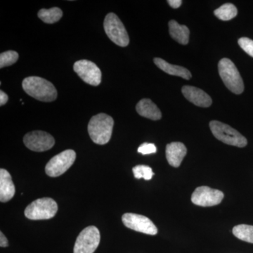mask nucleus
<instances>
[{
  "instance_id": "obj_18",
  "label": "nucleus",
  "mask_w": 253,
  "mask_h": 253,
  "mask_svg": "<svg viewBox=\"0 0 253 253\" xmlns=\"http://www.w3.org/2000/svg\"><path fill=\"white\" fill-rule=\"evenodd\" d=\"M169 33L171 38L181 44L186 45L189 43L190 31L184 25L179 24L174 20H171L169 23Z\"/></svg>"
},
{
  "instance_id": "obj_17",
  "label": "nucleus",
  "mask_w": 253,
  "mask_h": 253,
  "mask_svg": "<svg viewBox=\"0 0 253 253\" xmlns=\"http://www.w3.org/2000/svg\"><path fill=\"white\" fill-rule=\"evenodd\" d=\"M154 62L160 69L171 76H178L185 80H190L192 76L187 68L170 64L161 58H155Z\"/></svg>"
},
{
  "instance_id": "obj_20",
  "label": "nucleus",
  "mask_w": 253,
  "mask_h": 253,
  "mask_svg": "<svg viewBox=\"0 0 253 253\" xmlns=\"http://www.w3.org/2000/svg\"><path fill=\"white\" fill-rule=\"evenodd\" d=\"M214 14L221 21H230L237 16L238 10L234 4L226 3L214 10Z\"/></svg>"
},
{
  "instance_id": "obj_25",
  "label": "nucleus",
  "mask_w": 253,
  "mask_h": 253,
  "mask_svg": "<svg viewBox=\"0 0 253 253\" xmlns=\"http://www.w3.org/2000/svg\"><path fill=\"white\" fill-rule=\"evenodd\" d=\"M156 151H157V148L155 144L151 143H144L138 148V152L142 155L155 154Z\"/></svg>"
},
{
  "instance_id": "obj_10",
  "label": "nucleus",
  "mask_w": 253,
  "mask_h": 253,
  "mask_svg": "<svg viewBox=\"0 0 253 253\" xmlns=\"http://www.w3.org/2000/svg\"><path fill=\"white\" fill-rule=\"evenodd\" d=\"M23 142L28 149L36 152L48 151L55 144L54 138L49 133L43 131L28 132L24 136Z\"/></svg>"
},
{
  "instance_id": "obj_27",
  "label": "nucleus",
  "mask_w": 253,
  "mask_h": 253,
  "mask_svg": "<svg viewBox=\"0 0 253 253\" xmlns=\"http://www.w3.org/2000/svg\"><path fill=\"white\" fill-rule=\"evenodd\" d=\"M8 100H9V97H8L7 94L3 91H0V106H4V104H6Z\"/></svg>"
},
{
  "instance_id": "obj_13",
  "label": "nucleus",
  "mask_w": 253,
  "mask_h": 253,
  "mask_svg": "<svg viewBox=\"0 0 253 253\" xmlns=\"http://www.w3.org/2000/svg\"><path fill=\"white\" fill-rule=\"evenodd\" d=\"M186 99L199 107L208 108L212 104V100L204 90L196 86L185 85L181 89Z\"/></svg>"
},
{
  "instance_id": "obj_2",
  "label": "nucleus",
  "mask_w": 253,
  "mask_h": 253,
  "mask_svg": "<svg viewBox=\"0 0 253 253\" xmlns=\"http://www.w3.org/2000/svg\"><path fill=\"white\" fill-rule=\"evenodd\" d=\"M114 121L113 118L105 113L93 116L88 124V132L95 144H107L112 135Z\"/></svg>"
},
{
  "instance_id": "obj_1",
  "label": "nucleus",
  "mask_w": 253,
  "mask_h": 253,
  "mask_svg": "<svg viewBox=\"0 0 253 253\" xmlns=\"http://www.w3.org/2000/svg\"><path fill=\"white\" fill-rule=\"evenodd\" d=\"M22 86L26 94L41 101L51 102L57 98V90L54 84L42 78L30 76L25 78Z\"/></svg>"
},
{
  "instance_id": "obj_9",
  "label": "nucleus",
  "mask_w": 253,
  "mask_h": 253,
  "mask_svg": "<svg viewBox=\"0 0 253 253\" xmlns=\"http://www.w3.org/2000/svg\"><path fill=\"white\" fill-rule=\"evenodd\" d=\"M224 197L222 191L203 186L195 190L191 196V201L196 206L211 207L220 204Z\"/></svg>"
},
{
  "instance_id": "obj_21",
  "label": "nucleus",
  "mask_w": 253,
  "mask_h": 253,
  "mask_svg": "<svg viewBox=\"0 0 253 253\" xmlns=\"http://www.w3.org/2000/svg\"><path fill=\"white\" fill-rule=\"evenodd\" d=\"M233 234L238 239L253 244V226L239 224L233 228Z\"/></svg>"
},
{
  "instance_id": "obj_3",
  "label": "nucleus",
  "mask_w": 253,
  "mask_h": 253,
  "mask_svg": "<svg viewBox=\"0 0 253 253\" xmlns=\"http://www.w3.org/2000/svg\"><path fill=\"white\" fill-rule=\"evenodd\" d=\"M218 70L226 87L234 94H242L244 91V81L235 64L230 59L224 58L218 63Z\"/></svg>"
},
{
  "instance_id": "obj_28",
  "label": "nucleus",
  "mask_w": 253,
  "mask_h": 253,
  "mask_svg": "<svg viewBox=\"0 0 253 253\" xmlns=\"http://www.w3.org/2000/svg\"><path fill=\"white\" fill-rule=\"evenodd\" d=\"M8 246H9L8 240L1 231V232H0V246H1V248H5L7 247Z\"/></svg>"
},
{
  "instance_id": "obj_24",
  "label": "nucleus",
  "mask_w": 253,
  "mask_h": 253,
  "mask_svg": "<svg viewBox=\"0 0 253 253\" xmlns=\"http://www.w3.org/2000/svg\"><path fill=\"white\" fill-rule=\"evenodd\" d=\"M239 46L244 49L248 54L253 57V41L248 38H240L238 41Z\"/></svg>"
},
{
  "instance_id": "obj_5",
  "label": "nucleus",
  "mask_w": 253,
  "mask_h": 253,
  "mask_svg": "<svg viewBox=\"0 0 253 253\" xmlns=\"http://www.w3.org/2000/svg\"><path fill=\"white\" fill-rule=\"evenodd\" d=\"M58 205L50 198H42L31 203L25 210V216L31 220L49 219L56 215Z\"/></svg>"
},
{
  "instance_id": "obj_8",
  "label": "nucleus",
  "mask_w": 253,
  "mask_h": 253,
  "mask_svg": "<svg viewBox=\"0 0 253 253\" xmlns=\"http://www.w3.org/2000/svg\"><path fill=\"white\" fill-rule=\"evenodd\" d=\"M100 232L94 226H89L80 233L74 246V253H94L100 243Z\"/></svg>"
},
{
  "instance_id": "obj_19",
  "label": "nucleus",
  "mask_w": 253,
  "mask_h": 253,
  "mask_svg": "<svg viewBox=\"0 0 253 253\" xmlns=\"http://www.w3.org/2000/svg\"><path fill=\"white\" fill-rule=\"evenodd\" d=\"M38 17L41 18L43 22L48 24L58 22L63 16L62 10L58 7H53L51 9H42L38 12Z\"/></svg>"
},
{
  "instance_id": "obj_7",
  "label": "nucleus",
  "mask_w": 253,
  "mask_h": 253,
  "mask_svg": "<svg viewBox=\"0 0 253 253\" xmlns=\"http://www.w3.org/2000/svg\"><path fill=\"white\" fill-rule=\"evenodd\" d=\"M76 159V153L73 150L68 149L56 155L46 164V174L51 177H57L69 169Z\"/></svg>"
},
{
  "instance_id": "obj_16",
  "label": "nucleus",
  "mask_w": 253,
  "mask_h": 253,
  "mask_svg": "<svg viewBox=\"0 0 253 253\" xmlns=\"http://www.w3.org/2000/svg\"><path fill=\"white\" fill-rule=\"evenodd\" d=\"M136 110L141 116L152 121H158L162 118L161 110L149 99H143L139 101L136 104Z\"/></svg>"
},
{
  "instance_id": "obj_11",
  "label": "nucleus",
  "mask_w": 253,
  "mask_h": 253,
  "mask_svg": "<svg viewBox=\"0 0 253 253\" xmlns=\"http://www.w3.org/2000/svg\"><path fill=\"white\" fill-rule=\"evenodd\" d=\"M122 220L124 225L129 229L149 235H156L158 229L149 218L134 213L123 214Z\"/></svg>"
},
{
  "instance_id": "obj_26",
  "label": "nucleus",
  "mask_w": 253,
  "mask_h": 253,
  "mask_svg": "<svg viewBox=\"0 0 253 253\" xmlns=\"http://www.w3.org/2000/svg\"><path fill=\"white\" fill-rule=\"evenodd\" d=\"M168 3L171 7L177 9L182 4V1L181 0H168Z\"/></svg>"
},
{
  "instance_id": "obj_6",
  "label": "nucleus",
  "mask_w": 253,
  "mask_h": 253,
  "mask_svg": "<svg viewBox=\"0 0 253 253\" xmlns=\"http://www.w3.org/2000/svg\"><path fill=\"white\" fill-rule=\"evenodd\" d=\"M104 31L115 44L126 47L129 43V36L121 20L114 13L106 15L104 21Z\"/></svg>"
},
{
  "instance_id": "obj_12",
  "label": "nucleus",
  "mask_w": 253,
  "mask_h": 253,
  "mask_svg": "<svg viewBox=\"0 0 253 253\" xmlns=\"http://www.w3.org/2000/svg\"><path fill=\"white\" fill-rule=\"evenodd\" d=\"M73 69L84 83L94 86L99 85L101 83L102 76L101 70L92 61L88 60L76 61Z\"/></svg>"
},
{
  "instance_id": "obj_14",
  "label": "nucleus",
  "mask_w": 253,
  "mask_h": 253,
  "mask_svg": "<svg viewBox=\"0 0 253 253\" xmlns=\"http://www.w3.org/2000/svg\"><path fill=\"white\" fill-rule=\"evenodd\" d=\"M166 158L168 163L174 168H179L185 157L187 149L181 142H172L166 146Z\"/></svg>"
},
{
  "instance_id": "obj_22",
  "label": "nucleus",
  "mask_w": 253,
  "mask_h": 253,
  "mask_svg": "<svg viewBox=\"0 0 253 253\" xmlns=\"http://www.w3.org/2000/svg\"><path fill=\"white\" fill-rule=\"evenodd\" d=\"M132 171L136 179L144 178L145 180H151L152 176L154 175L152 169L149 166H143V165H139L133 168Z\"/></svg>"
},
{
  "instance_id": "obj_23",
  "label": "nucleus",
  "mask_w": 253,
  "mask_h": 253,
  "mask_svg": "<svg viewBox=\"0 0 253 253\" xmlns=\"http://www.w3.org/2000/svg\"><path fill=\"white\" fill-rule=\"evenodd\" d=\"M18 54L15 51H7L0 54V68L10 66L18 61Z\"/></svg>"
},
{
  "instance_id": "obj_4",
  "label": "nucleus",
  "mask_w": 253,
  "mask_h": 253,
  "mask_svg": "<svg viewBox=\"0 0 253 253\" xmlns=\"http://www.w3.org/2000/svg\"><path fill=\"white\" fill-rule=\"evenodd\" d=\"M210 128L214 137L224 144L240 148L247 146L246 138L228 125L219 121H212L210 123Z\"/></svg>"
},
{
  "instance_id": "obj_15",
  "label": "nucleus",
  "mask_w": 253,
  "mask_h": 253,
  "mask_svg": "<svg viewBox=\"0 0 253 253\" xmlns=\"http://www.w3.org/2000/svg\"><path fill=\"white\" fill-rule=\"evenodd\" d=\"M15 192L16 190L11 174L7 170L1 168L0 169V201L8 202L14 197Z\"/></svg>"
}]
</instances>
